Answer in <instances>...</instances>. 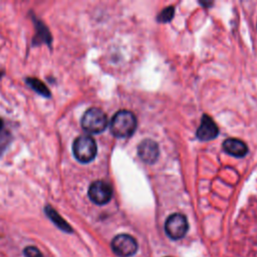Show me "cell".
<instances>
[{"mask_svg":"<svg viewBox=\"0 0 257 257\" xmlns=\"http://www.w3.org/2000/svg\"><path fill=\"white\" fill-rule=\"evenodd\" d=\"M24 254L26 257H43L41 252L33 246H28L24 249Z\"/></svg>","mask_w":257,"mask_h":257,"instance_id":"cell-13","label":"cell"},{"mask_svg":"<svg viewBox=\"0 0 257 257\" xmlns=\"http://www.w3.org/2000/svg\"><path fill=\"white\" fill-rule=\"evenodd\" d=\"M188 228L189 225L187 218L185 215L180 213L170 215L165 222V231L167 235L173 240L183 238L186 235Z\"/></svg>","mask_w":257,"mask_h":257,"instance_id":"cell-4","label":"cell"},{"mask_svg":"<svg viewBox=\"0 0 257 257\" xmlns=\"http://www.w3.org/2000/svg\"><path fill=\"white\" fill-rule=\"evenodd\" d=\"M137 117L130 110H118L110 120V132L116 138H128L137 128Z\"/></svg>","mask_w":257,"mask_h":257,"instance_id":"cell-1","label":"cell"},{"mask_svg":"<svg viewBox=\"0 0 257 257\" xmlns=\"http://www.w3.org/2000/svg\"><path fill=\"white\" fill-rule=\"evenodd\" d=\"M3 127H4V122H3L2 118H0V134L3 133Z\"/></svg>","mask_w":257,"mask_h":257,"instance_id":"cell-15","label":"cell"},{"mask_svg":"<svg viewBox=\"0 0 257 257\" xmlns=\"http://www.w3.org/2000/svg\"><path fill=\"white\" fill-rule=\"evenodd\" d=\"M174 13H175V8L173 6H169L160 12V14L158 15V21L169 22L174 17Z\"/></svg>","mask_w":257,"mask_h":257,"instance_id":"cell-12","label":"cell"},{"mask_svg":"<svg viewBox=\"0 0 257 257\" xmlns=\"http://www.w3.org/2000/svg\"><path fill=\"white\" fill-rule=\"evenodd\" d=\"M72 151L75 159L80 163L91 162L97 152L95 141L89 136H80L76 138L72 145Z\"/></svg>","mask_w":257,"mask_h":257,"instance_id":"cell-3","label":"cell"},{"mask_svg":"<svg viewBox=\"0 0 257 257\" xmlns=\"http://www.w3.org/2000/svg\"><path fill=\"white\" fill-rule=\"evenodd\" d=\"M82 128L90 134H99L107 126L106 114L97 107L88 108L81 118Z\"/></svg>","mask_w":257,"mask_h":257,"instance_id":"cell-2","label":"cell"},{"mask_svg":"<svg viewBox=\"0 0 257 257\" xmlns=\"http://www.w3.org/2000/svg\"><path fill=\"white\" fill-rule=\"evenodd\" d=\"M223 149L229 155L236 158H243L248 152V148L244 142L238 139L230 138L224 141Z\"/></svg>","mask_w":257,"mask_h":257,"instance_id":"cell-9","label":"cell"},{"mask_svg":"<svg viewBox=\"0 0 257 257\" xmlns=\"http://www.w3.org/2000/svg\"><path fill=\"white\" fill-rule=\"evenodd\" d=\"M138 154L145 163L154 164L159 158V146L155 141L146 139L139 145Z\"/></svg>","mask_w":257,"mask_h":257,"instance_id":"cell-7","label":"cell"},{"mask_svg":"<svg viewBox=\"0 0 257 257\" xmlns=\"http://www.w3.org/2000/svg\"><path fill=\"white\" fill-rule=\"evenodd\" d=\"M219 134V130L215 121L207 114H204L201 123L197 128L196 136L200 141H210L215 139Z\"/></svg>","mask_w":257,"mask_h":257,"instance_id":"cell-8","label":"cell"},{"mask_svg":"<svg viewBox=\"0 0 257 257\" xmlns=\"http://www.w3.org/2000/svg\"><path fill=\"white\" fill-rule=\"evenodd\" d=\"M88 197L94 204L104 205L112 197L111 186L104 181H95L89 186Z\"/></svg>","mask_w":257,"mask_h":257,"instance_id":"cell-6","label":"cell"},{"mask_svg":"<svg viewBox=\"0 0 257 257\" xmlns=\"http://www.w3.org/2000/svg\"><path fill=\"white\" fill-rule=\"evenodd\" d=\"M7 145H8V134L3 132L2 134H0V154L7 147Z\"/></svg>","mask_w":257,"mask_h":257,"instance_id":"cell-14","label":"cell"},{"mask_svg":"<svg viewBox=\"0 0 257 257\" xmlns=\"http://www.w3.org/2000/svg\"><path fill=\"white\" fill-rule=\"evenodd\" d=\"M45 213H46V215L49 217V219H50L60 230H62V231H64V232H68V233L72 232V229H71V227L68 225V223H67L65 220H63V219L60 217V215H59L55 210H53L52 207L46 206V207H45Z\"/></svg>","mask_w":257,"mask_h":257,"instance_id":"cell-10","label":"cell"},{"mask_svg":"<svg viewBox=\"0 0 257 257\" xmlns=\"http://www.w3.org/2000/svg\"><path fill=\"white\" fill-rule=\"evenodd\" d=\"M26 82H27L35 91H37L39 94H41V95H43V96H46V97H48V96L50 95V92H49L48 88L46 87V85H45L42 81H40L39 79L29 77V78L26 79Z\"/></svg>","mask_w":257,"mask_h":257,"instance_id":"cell-11","label":"cell"},{"mask_svg":"<svg viewBox=\"0 0 257 257\" xmlns=\"http://www.w3.org/2000/svg\"><path fill=\"white\" fill-rule=\"evenodd\" d=\"M111 249L119 257H130L137 252L138 242L128 234H118L111 241Z\"/></svg>","mask_w":257,"mask_h":257,"instance_id":"cell-5","label":"cell"}]
</instances>
